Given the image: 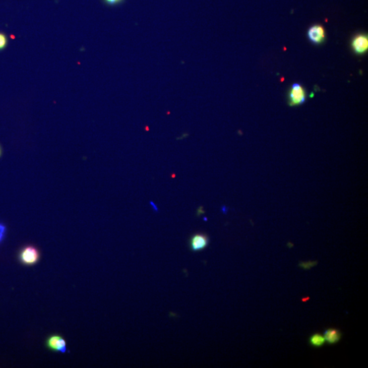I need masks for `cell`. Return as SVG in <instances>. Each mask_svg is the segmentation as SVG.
Wrapping results in <instances>:
<instances>
[{
    "instance_id": "1",
    "label": "cell",
    "mask_w": 368,
    "mask_h": 368,
    "mask_svg": "<svg viewBox=\"0 0 368 368\" xmlns=\"http://www.w3.org/2000/svg\"><path fill=\"white\" fill-rule=\"evenodd\" d=\"M40 256V252L38 248L33 245H28L21 249L18 258L21 264L26 266H34L39 262Z\"/></svg>"
},
{
    "instance_id": "2",
    "label": "cell",
    "mask_w": 368,
    "mask_h": 368,
    "mask_svg": "<svg viewBox=\"0 0 368 368\" xmlns=\"http://www.w3.org/2000/svg\"><path fill=\"white\" fill-rule=\"evenodd\" d=\"M45 346L48 350L55 352L67 353V341L64 337L58 334H53L46 338Z\"/></svg>"
},
{
    "instance_id": "3",
    "label": "cell",
    "mask_w": 368,
    "mask_h": 368,
    "mask_svg": "<svg viewBox=\"0 0 368 368\" xmlns=\"http://www.w3.org/2000/svg\"><path fill=\"white\" fill-rule=\"evenodd\" d=\"M306 93L305 89L299 83H294L288 94V100L290 106H298L305 101Z\"/></svg>"
},
{
    "instance_id": "4",
    "label": "cell",
    "mask_w": 368,
    "mask_h": 368,
    "mask_svg": "<svg viewBox=\"0 0 368 368\" xmlns=\"http://www.w3.org/2000/svg\"><path fill=\"white\" fill-rule=\"evenodd\" d=\"M352 48L354 53L358 55H363L368 49V37L366 34H359L353 38L352 41Z\"/></svg>"
},
{
    "instance_id": "5",
    "label": "cell",
    "mask_w": 368,
    "mask_h": 368,
    "mask_svg": "<svg viewBox=\"0 0 368 368\" xmlns=\"http://www.w3.org/2000/svg\"><path fill=\"white\" fill-rule=\"evenodd\" d=\"M309 40L315 44H322L325 39L324 28L321 25H315L309 29L308 32Z\"/></svg>"
},
{
    "instance_id": "6",
    "label": "cell",
    "mask_w": 368,
    "mask_h": 368,
    "mask_svg": "<svg viewBox=\"0 0 368 368\" xmlns=\"http://www.w3.org/2000/svg\"><path fill=\"white\" fill-rule=\"evenodd\" d=\"M209 243L208 237L205 234L197 233L191 237L190 245L193 251H200L205 249Z\"/></svg>"
},
{
    "instance_id": "7",
    "label": "cell",
    "mask_w": 368,
    "mask_h": 368,
    "mask_svg": "<svg viewBox=\"0 0 368 368\" xmlns=\"http://www.w3.org/2000/svg\"><path fill=\"white\" fill-rule=\"evenodd\" d=\"M324 338L329 344H336L340 340V334L336 329H329L325 331Z\"/></svg>"
},
{
    "instance_id": "8",
    "label": "cell",
    "mask_w": 368,
    "mask_h": 368,
    "mask_svg": "<svg viewBox=\"0 0 368 368\" xmlns=\"http://www.w3.org/2000/svg\"><path fill=\"white\" fill-rule=\"evenodd\" d=\"M325 342L324 337L321 334H316L311 338V344L315 347H320Z\"/></svg>"
},
{
    "instance_id": "9",
    "label": "cell",
    "mask_w": 368,
    "mask_h": 368,
    "mask_svg": "<svg viewBox=\"0 0 368 368\" xmlns=\"http://www.w3.org/2000/svg\"><path fill=\"white\" fill-rule=\"evenodd\" d=\"M8 44V38L7 36L3 33H0V51L5 49Z\"/></svg>"
},
{
    "instance_id": "10",
    "label": "cell",
    "mask_w": 368,
    "mask_h": 368,
    "mask_svg": "<svg viewBox=\"0 0 368 368\" xmlns=\"http://www.w3.org/2000/svg\"><path fill=\"white\" fill-rule=\"evenodd\" d=\"M6 233H7V226L3 223H0V243L5 239Z\"/></svg>"
},
{
    "instance_id": "11",
    "label": "cell",
    "mask_w": 368,
    "mask_h": 368,
    "mask_svg": "<svg viewBox=\"0 0 368 368\" xmlns=\"http://www.w3.org/2000/svg\"><path fill=\"white\" fill-rule=\"evenodd\" d=\"M122 0H105L106 3L109 4V5H113L121 3Z\"/></svg>"
},
{
    "instance_id": "12",
    "label": "cell",
    "mask_w": 368,
    "mask_h": 368,
    "mask_svg": "<svg viewBox=\"0 0 368 368\" xmlns=\"http://www.w3.org/2000/svg\"><path fill=\"white\" fill-rule=\"evenodd\" d=\"M2 153H3V150H2V147L0 146V156H2Z\"/></svg>"
}]
</instances>
